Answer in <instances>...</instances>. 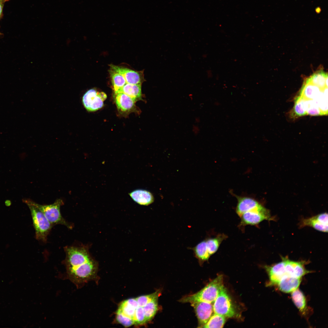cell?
I'll list each match as a JSON object with an SVG mask.
<instances>
[{"label": "cell", "instance_id": "26", "mask_svg": "<svg viewBox=\"0 0 328 328\" xmlns=\"http://www.w3.org/2000/svg\"><path fill=\"white\" fill-rule=\"evenodd\" d=\"M160 292L157 291L148 295L142 296L136 298L138 306L143 307L155 298L159 297Z\"/></svg>", "mask_w": 328, "mask_h": 328}, {"label": "cell", "instance_id": "2", "mask_svg": "<svg viewBox=\"0 0 328 328\" xmlns=\"http://www.w3.org/2000/svg\"><path fill=\"white\" fill-rule=\"evenodd\" d=\"M224 286L223 277L218 275L198 292L183 297L179 301L183 303H192L203 302L213 303Z\"/></svg>", "mask_w": 328, "mask_h": 328}, {"label": "cell", "instance_id": "4", "mask_svg": "<svg viewBox=\"0 0 328 328\" xmlns=\"http://www.w3.org/2000/svg\"><path fill=\"white\" fill-rule=\"evenodd\" d=\"M214 313L225 317L236 316V311L229 295L223 286L213 304Z\"/></svg>", "mask_w": 328, "mask_h": 328}, {"label": "cell", "instance_id": "27", "mask_svg": "<svg viewBox=\"0 0 328 328\" xmlns=\"http://www.w3.org/2000/svg\"><path fill=\"white\" fill-rule=\"evenodd\" d=\"M133 320L135 324H142L146 322L143 307L139 306L136 309Z\"/></svg>", "mask_w": 328, "mask_h": 328}, {"label": "cell", "instance_id": "24", "mask_svg": "<svg viewBox=\"0 0 328 328\" xmlns=\"http://www.w3.org/2000/svg\"><path fill=\"white\" fill-rule=\"evenodd\" d=\"M136 309L131 305L126 300L122 302L118 310L123 315L133 320Z\"/></svg>", "mask_w": 328, "mask_h": 328}, {"label": "cell", "instance_id": "11", "mask_svg": "<svg viewBox=\"0 0 328 328\" xmlns=\"http://www.w3.org/2000/svg\"><path fill=\"white\" fill-rule=\"evenodd\" d=\"M282 259L284 262L285 270L287 275L301 278L309 272L304 266V262L291 261L287 258L282 257Z\"/></svg>", "mask_w": 328, "mask_h": 328}, {"label": "cell", "instance_id": "5", "mask_svg": "<svg viewBox=\"0 0 328 328\" xmlns=\"http://www.w3.org/2000/svg\"><path fill=\"white\" fill-rule=\"evenodd\" d=\"M34 204L52 225L60 224L69 228H72L71 225L65 220L61 214L60 207L63 204L62 199H57L53 203L50 205H41L35 202Z\"/></svg>", "mask_w": 328, "mask_h": 328}, {"label": "cell", "instance_id": "3", "mask_svg": "<svg viewBox=\"0 0 328 328\" xmlns=\"http://www.w3.org/2000/svg\"><path fill=\"white\" fill-rule=\"evenodd\" d=\"M22 201L30 210L37 239L45 242L52 226L43 212L35 205L34 202L24 198Z\"/></svg>", "mask_w": 328, "mask_h": 328}, {"label": "cell", "instance_id": "12", "mask_svg": "<svg viewBox=\"0 0 328 328\" xmlns=\"http://www.w3.org/2000/svg\"><path fill=\"white\" fill-rule=\"evenodd\" d=\"M237 200L236 212L239 217L243 213L261 206L262 204L255 199L250 197L235 195Z\"/></svg>", "mask_w": 328, "mask_h": 328}, {"label": "cell", "instance_id": "15", "mask_svg": "<svg viewBox=\"0 0 328 328\" xmlns=\"http://www.w3.org/2000/svg\"><path fill=\"white\" fill-rule=\"evenodd\" d=\"M115 103L118 110L123 112H128L135 107V101L127 95L119 93L114 94Z\"/></svg>", "mask_w": 328, "mask_h": 328}, {"label": "cell", "instance_id": "23", "mask_svg": "<svg viewBox=\"0 0 328 328\" xmlns=\"http://www.w3.org/2000/svg\"><path fill=\"white\" fill-rule=\"evenodd\" d=\"M307 105L306 100L300 96L296 99L294 108L296 115L301 116L306 114Z\"/></svg>", "mask_w": 328, "mask_h": 328}, {"label": "cell", "instance_id": "22", "mask_svg": "<svg viewBox=\"0 0 328 328\" xmlns=\"http://www.w3.org/2000/svg\"><path fill=\"white\" fill-rule=\"evenodd\" d=\"M226 317L222 315L213 314L203 328H222L226 322Z\"/></svg>", "mask_w": 328, "mask_h": 328}, {"label": "cell", "instance_id": "25", "mask_svg": "<svg viewBox=\"0 0 328 328\" xmlns=\"http://www.w3.org/2000/svg\"><path fill=\"white\" fill-rule=\"evenodd\" d=\"M305 99L306 100L307 105L306 114L313 116L322 115L316 101L313 100Z\"/></svg>", "mask_w": 328, "mask_h": 328}, {"label": "cell", "instance_id": "13", "mask_svg": "<svg viewBox=\"0 0 328 328\" xmlns=\"http://www.w3.org/2000/svg\"><path fill=\"white\" fill-rule=\"evenodd\" d=\"M265 268L269 275L270 282L272 285H277L282 278L287 275L282 260L279 262L271 266H266Z\"/></svg>", "mask_w": 328, "mask_h": 328}, {"label": "cell", "instance_id": "21", "mask_svg": "<svg viewBox=\"0 0 328 328\" xmlns=\"http://www.w3.org/2000/svg\"><path fill=\"white\" fill-rule=\"evenodd\" d=\"M192 249L196 256L201 261L208 260L210 257L206 248L205 240L199 243Z\"/></svg>", "mask_w": 328, "mask_h": 328}, {"label": "cell", "instance_id": "9", "mask_svg": "<svg viewBox=\"0 0 328 328\" xmlns=\"http://www.w3.org/2000/svg\"><path fill=\"white\" fill-rule=\"evenodd\" d=\"M110 68L121 74L127 83L132 84H140L145 81L143 71H137L129 69L111 64Z\"/></svg>", "mask_w": 328, "mask_h": 328}, {"label": "cell", "instance_id": "20", "mask_svg": "<svg viewBox=\"0 0 328 328\" xmlns=\"http://www.w3.org/2000/svg\"><path fill=\"white\" fill-rule=\"evenodd\" d=\"M158 298H155L143 307L146 322L152 318L158 309Z\"/></svg>", "mask_w": 328, "mask_h": 328}, {"label": "cell", "instance_id": "6", "mask_svg": "<svg viewBox=\"0 0 328 328\" xmlns=\"http://www.w3.org/2000/svg\"><path fill=\"white\" fill-rule=\"evenodd\" d=\"M239 217L241 221L238 226L241 228L247 225H256L265 220L272 219L269 211L262 205L243 213Z\"/></svg>", "mask_w": 328, "mask_h": 328}, {"label": "cell", "instance_id": "29", "mask_svg": "<svg viewBox=\"0 0 328 328\" xmlns=\"http://www.w3.org/2000/svg\"><path fill=\"white\" fill-rule=\"evenodd\" d=\"M3 8V5L1 0H0V17L1 15Z\"/></svg>", "mask_w": 328, "mask_h": 328}, {"label": "cell", "instance_id": "7", "mask_svg": "<svg viewBox=\"0 0 328 328\" xmlns=\"http://www.w3.org/2000/svg\"><path fill=\"white\" fill-rule=\"evenodd\" d=\"M106 94L104 92H99L94 89H90L84 94L82 98L83 104L88 111H94L101 108L103 102L106 99Z\"/></svg>", "mask_w": 328, "mask_h": 328}, {"label": "cell", "instance_id": "30", "mask_svg": "<svg viewBox=\"0 0 328 328\" xmlns=\"http://www.w3.org/2000/svg\"><path fill=\"white\" fill-rule=\"evenodd\" d=\"M316 12L319 13L320 11V9L319 8H317L316 9Z\"/></svg>", "mask_w": 328, "mask_h": 328}, {"label": "cell", "instance_id": "10", "mask_svg": "<svg viewBox=\"0 0 328 328\" xmlns=\"http://www.w3.org/2000/svg\"><path fill=\"white\" fill-rule=\"evenodd\" d=\"M328 214L324 213L311 217L304 219L302 221L301 227L310 226L319 231L328 232Z\"/></svg>", "mask_w": 328, "mask_h": 328}, {"label": "cell", "instance_id": "1", "mask_svg": "<svg viewBox=\"0 0 328 328\" xmlns=\"http://www.w3.org/2000/svg\"><path fill=\"white\" fill-rule=\"evenodd\" d=\"M65 263L68 278L77 286L90 279L96 268L87 247L68 246L65 248Z\"/></svg>", "mask_w": 328, "mask_h": 328}, {"label": "cell", "instance_id": "18", "mask_svg": "<svg viewBox=\"0 0 328 328\" xmlns=\"http://www.w3.org/2000/svg\"><path fill=\"white\" fill-rule=\"evenodd\" d=\"M109 73L115 94L119 93L123 87L127 83L123 76L115 70L110 68Z\"/></svg>", "mask_w": 328, "mask_h": 328}, {"label": "cell", "instance_id": "14", "mask_svg": "<svg viewBox=\"0 0 328 328\" xmlns=\"http://www.w3.org/2000/svg\"><path fill=\"white\" fill-rule=\"evenodd\" d=\"M301 282V278L286 275L282 278L277 285L281 291L289 293L297 289Z\"/></svg>", "mask_w": 328, "mask_h": 328}, {"label": "cell", "instance_id": "28", "mask_svg": "<svg viewBox=\"0 0 328 328\" xmlns=\"http://www.w3.org/2000/svg\"><path fill=\"white\" fill-rule=\"evenodd\" d=\"M116 319L119 323L125 327H128L134 324L132 319L124 316L118 310L117 312Z\"/></svg>", "mask_w": 328, "mask_h": 328}, {"label": "cell", "instance_id": "16", "mask_svg": "<svg viewBox=\"0 0 328 328\" xmlns=\"http://www.w3.org/2000/svg\"><path fill=\"white\" fill-rule=\"evenodd\" d=\"M129 195L134 201L140 205L148 206L154 201L152 194L146 190L136 189L129 193Z\"/></svg>", "mask_w": 328, "mask_h": 328}, {"label": "cell", "instance_id": "19", "mask_svg": "<svg viewBox=\"0 0 328 328\" xmlns=\"http://www.w3.org/2000/svg\"><path fill=\"white\" fill-rule=\"evenodd\" d=\"M291 296L297 307L301 313H304L306 309V302L302 292L297 289L292 292Z\"/></svg>", "mask_w": 328, "mask_h": 328}, {"label": "cell", "instance_id": "17", "mask_svg": "<svg viewBox=\"0 0 328 328\" xmlns=\"http://www.w3.org/2000/svg\"><path fill=\"white\" fill-rule=\"evenodd\" d=\"M119 93H122L127 95L132 98L135 102L142 99L141 85L126 83Z\"/></svg>", "mask_w": 328, "mask_h": 328}, {"label": "cell", "instance_id": "8", "mask_svg": "<svg viewBox=\"0 0 328 328\" xmlns=\"http://www.w3.org/2000/svg\"><path fill=\"white\" fill-rule=\"evenodd\" d=\"M195 310L200 327H203L209 320L214 313L213 304L203 302L191 304Z\"/></svg>", "mask_w": 328, "mask_h": 328}]
</instances>
